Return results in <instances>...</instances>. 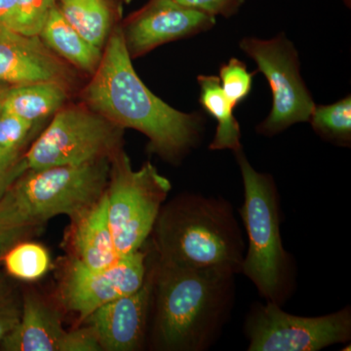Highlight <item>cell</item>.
<instances>
[{
    "label": "cell",
    "instance_id": "1",
    "mask_svg": "<svg viewBox=\"0 0 351 351\" xmlns=\"http://www.w3.org/2000/svg\"><path fill=\"white\" fill-rule=\"evenodd\" d=\"M83 90V100L94 112L120 128L141 132L149 151L177 163L199 145L204 119L171 107L138 77L117 24L103 50L98 69Z\"/></svg>",
    "mask_w": 351,
    "mask_h": 351
},
{
    "label": "cell",
    "instance_id": "2",
    "mask_svg": "<svg viewBox=\"0 0 351 351\" xmlns=\"http://www.w3.org/2000/svg\"><path fill=\"white\" fill-rule=\"evenodd\" d=\"M230 269H193L157 260L154 343L168 351H206L232 317L235 276Z\"/></svg>",
    "mask_w": 351,
    "mask_h": 351
},
{
    "label": "cell",
    "instance_id": "3",
    "mask_svg": "<svg viewBox=\"0 0 351 351\" xmlns=\"http://www.w3.org/2000/svg\"><path fill=\"white\" fill-rule=\"evenodd\" d=\"M152 232L163 262L241 274L246 242L232 202L184 193L161 207Z\"/></svg>",
    "mask_w": 351,
    "mask_h": 351
},
{
    "label": "cell",
    "instance_id": "4",
    "mask_svg": "<svg viewBox=\"0 0 351 351\" xmlns=\"http://www.w3.org/2000/svg\"><path fill=\"white\" fill-rule=\"evenodd\" d=\"M243 181L244 201L239 213L247 234L241 274L265 302L283 306L293 294L295 267L281 237V208L274 177L258 172L245 156L234 152Z\"/></svg>",
    "mask_w": 351,
    "mask_h": 351
},
{
    "label": "cell",
    "instance_id": "5",
    "mask_svg": "<svg viewBox=\"0 0 351 351\" xmlns=\"http://www.w3.org/2000/svg\"><path fill=\"white\" fill-rule=\"evenodd\" d=\"M171 191V182L156 166L145 162L138 170L120 149L110 158L108 221L119 257L143 248Z\"/></svg>",
    "mask_w": 351,
    "mask_h": 351
},
{
    "label": "cell",
    "instance_id": "6",
    "mask_svg": "<svg viewBox=\"0 0 351 351\" xmlns=\"http://www.w3.org/2000/svg\"><path fill=\"white\" fill-rule=\"evenodd\" d=\"M110 174V158L80 165L29 169L12 188L36 223L66 215L77 221L105 195Z\"/></svg>",
    "mask_w": 351,
    "mask_h": 351
},
{
    "label": "cell",
    "instance_id": "7",
    "mask_svg": "<svg viewBox=\"0 0 351 351\" xmlns=\"http://www.w3.org/2000/svg\"><path fill=\"white\" fill-rule=\"evenodd\" d=\"M122 131L85 104L64 105L23 158L27 170L112 158L120 151Z\"/></svg>",
    "mask_w": 351,
    "mask_h": 351
},
{
    "label": "cell",
    "instance_id": "8",
    "mask_svg": "<svg viewBox=\"0 0 351 351\" xmlns=\"http://www.w3.org/2000/svg\"><path fill=\"white\" fill-rule=\"evenodd\" d=\"M248 351H318L351 339V308L320 316L286 313L271 302H255L247 313Z\"/></svg>",
    "mask_w": 351,
    "mask_h": 351
},
{
    "label": "cell",
    "instance_id": "9",
    "mask_svg": "<svg viewBox=\"0 0 351 351\" xmlns=\"http://www.w3.org/2000/svg\"><path fill=\"white\" fill-rule=\"evenodd\" d=\"M239 46L256 62L271 90V110L257 126L258 133L274 137L294 124L308 121L315 103L302 80L294 44L281 34L271 39L245 38Z\"/></svg>",
    "mask_w": 351,
    "mask_h": 351
},
{
    "label": "cell",
    "instance_id": "10",
    "mask_svg": "<svg viewBox=\"0 0 351 351\" xmlns=\"http://www.w3.org/2000/svg\"><path fill=\"white\" fill-rule=\"evenodd\" d=\"M147 271V254L142 249L100 269H90L75 258L62 284V301L69 311L86 320L99 307L137 292Z\"/></svg>",
    "mask_w": 351,
    "mask_h": 351
},
{
    "label": "cell",
    "instance_id": "11",
    "mask_svg": "<svg viewBox=\"0 0 351 351\" xmlns=\"http://www.w3.org/2000/svg\"><path fill=\"white\" fill-rule=\"evenodd\" d=\"M216 17L175 0H149L121 25L124 43L132 60L163 44L209 31Z\"/></svg>",
    "mask_w": 351,
    "mask_h": 351
},
{
    "label": "cell",
    "instance_id": "12",
    "mask_svg": "<svg viewBox=\"0 0 351 351\" xmlns=\"http://www.w3.org/2000/svg\"><path fill=\"white\" fill-rule=\"evenodd\" d=\"M154 270H147L137 292L108 302L86 318L101 350L134 351L144 345L154 294Z\"/></svg>",
    "mask_w": 351,
    "mask_h": 351
},
{
    "label": "cell",
    "instance_id": "13",
    "mask_svg": "<svg viewBox=\"0 0 351 351\" xmlns=\"http://www.w3.org/2000/svg\"><path fill=\"white\" fill-rule=\"evenodd\" d=\"M73 80L71 66L46 47L38 36L0 27V82H58L69 87Z\"/></svg>",
    "mask_w": 351,
    "mask_h": 351
},
{
    "label": "cell",
    "instance_id": "14",
    "mask_svg": "<svg viewBox=\"0 0 351 351\" xmlns=\"http://www.w3.org/2000/svg\"><path fill=\"white\" fill-rule=\"evenodd\" d=\"M64 335L59 311L39 295L29 293L22 301L19 321L0 341V348L6 351H60Z\"/></svg>",
    "mask_w": 351,
    "mask_h": 351
},
{
    "label": "cell",
    "instance_id": "15",
    "mask_svg": "<svg viewBox=\"0 0 351 351\" xmlns=\"http://www.w3.org/2000/svg\"><path fill=\"white\" fill-rule=\"evenodd\" d=\"M75 223L73 245L77 255L76 258L80 262L90 269H100L112 265L119 258L108 221L106 193Z\"/></svg>",
    "mask_w": 351,
    "mask_h": 351
},
{
    "label": "cell",
    "instance_id": "16",
    "mask_svg": "<svg viewBox=\"0 0 351 351\" xmlns=\"http://www.w3.org/2000/svg\"><path fill=\"white\" fill-rule=\"evenodd\" d=\"M38 38L53 53L69 66L93 75L103 56V50L83 38L60 12L57 5L51 11Z\"/></svg>",
    "mask_w": 351,
    "mask_h": 351
},
{
    "label": "cell",
    "instance_id": "17",
    "mask_svg": "<svg viewBox=\"0 0 351 351\" xmlns=\"http://www.w3.org/2000/svg\"><path fill=\"white\" fill-rule=\"evenodd\" d=\"M69 88L58 82L10 85L4 101V110L34 124L55 114L66 105Z\"/></svg>",
    "mask_w": 351,
    "mask_h": 351
},
{
    "label": "cell",
    "instance_id": "18",
    "mask_svg": "<svg viewBox=\"0 0 351 351\" xmlns=\"http://www.w3.org/2000/svg\"><path fill=\"white\" fill-rule=\"evenodd\" d=\"M57 8L69 25L104 50L117 25L119 8L112 0H57Z\"/></svg>",
    "mask_w": 351,
    "mask_h": 351
},
{
    "label": "cell",
    "instance_id": "19",
    "mask_svg": "<svg viewBox=\"0 0 351 351\" xmlns=\"http://www.w3.org/2000/svg\"><path fill=\"white\" fill-rule=\"evenodd\" d=\"M197 82L200 87V105L218 122L209 149L211 151H240L242 149L241 129L233 114L235 107L223 93L218 76L199 75Z\"/></svg>",
    "mask_w": 351,
    "mask_h": 351
},
{
    "label": "cell",
    "instance_id": "20",
    "mask_svg": "<svg viewBox=\"0 0 351 351\" xmlns=\"http://www.w3.org/2000/svg\"><path fill=\"white\" fill-rule=\"evenodd\" d=\"M314 132L325 141L341 147L351 144V97L331 105L314 106L308 119Z\"/></svg>",
    "mask_w": 351,
    "mask_h": 351
},
{
    "label": "cell",
    "instance_id": "21",
    "mask_svg": "<svg viewBox=\"0 0 351 351\" xmlns=\"http://www.w3.org/2000/svg\"><path fill=\"white\" fill-rule=\"evenodd\" d=\"M39 226L23 206L12 186L0 199V261Z\"/></svg>",
    "mask_w": 351,
    "mask_h": 351
},
{
    "label": "cell",
    "instance_id": "22",
    "mask_svg": "<svg viewBox=\"0 0 351 351\" xmlns=\"http://www.w3.org/2000/svg\"><path fill=\"white\" fill-rule=\"evenodd\" d=\"M3 260L7 272L21 280H36L43 277L50 267L47 250L34 242L16 244L6 254Z\"/></svg>",
    "mask_w": 351,
    "mask_h": 351
},
{
    "label": "cell",
    "instance_id": "23",
    "mask_svg": "<svg viewBox=\"0 0 351 351\" xmlns=\"http://www.w3.org/2000/svg\"><path fill=\"white\" fill-rule=\"evenodd\" d=\"M219 83L221 89L235 108L249 96L256 73L247 69L246 64L237 58H232L219 68Z\"/></svg>",
    "mask_w": 351,
    "mask_h": 351
},
{
    "label": "cell",
    "instance_id": "24",
    "mask_svg": "<svg viewBox=\"0 0 351 351\" xmlns=\"http://www.w3.org/2000/svg\"><path fill=\"white\" fill-rule=\"evenodd\" d=\"M57 0H16V32L38 36Z\"/></svg>",
    "mask_w": 351,
    "mask_h": 351
},
{
    "label": "cell",
    "instance_id": "25",
    "mask_svg": "<svg viewBox=\"0 0 351 351\" xmlns=\"http://www.w3.org/2000/svg\"><path fill=\"white\" fill-rule=\"evenodd\" d=\"M34 125L32 122L3 110L0 114V149L24 147Z\"/></svg>",
    "mask_w": 351,
    "mask_h": 351
},
{
    "label": "cell",
    "instance_id": "26",
    "mask_svg": "<svg viewBox=\"0 0 351 351\" xmlns=\"http://www.w3.org/2000/svg\"><path fill=\"white\" fill-rule=\"evenodd\" d=\"M22 313V301L0 272V341L15 327Z\"/></svg>",
    "mask_w": 351,
    "mask_h": 351
},
{
    "label": "cell",
    "instance_id": "27",
    "mask_svg": "<svg viewBox=\"0 0 351 351\" xmlns=\"http://www.w3.org/2000/svg\"><path fill=\"white\" fill-rule=\"evenodd\" d=\"M23 149H0V199L27 171Z\"/></svg>",
    "mask_w": 351,
    "mask_h": 351
},
{
    "label": "cell",
    "instance_id": "28",
    "mask_svg": "<svg viewBox=\"0 0 351 351\" xmlns=\"http://www.w3.org/2000/svg\"><path fill=\"white\" fill-rule=\"evenodd\" d=\"M182 5L217 17L230 18L239 12L245 0H175Z\"/></svg>",
    "mask_w": 351,
    "mask_h": 351
},
{
    "label": "cell",
    "instance_id": "29",
    "mask_svg": "<svg viewBox=\"0 0 351 351\" xmlns=\"http://www.w3.org/2000/svg\"><path fill=\"white\" fill-rule=\"evenodd\" d=\"M100 343L91 327L66 332L60 351H100Z\"/></svg>",
    "mask_w": 351,
    "mask_h": 351
},
{
    "label": "cell",
    "instance_id": "30",
    "mask_svg": "<svg viewBox=\"0 0 351 351\" xmlns=\"http://www.w3.org/2000/svg\"><path fill=\"white\" fill-rule=\"evenodd\" d=\"M16 0H0V27L16 32Z\"/></svg>",
    "mask_w": 351,
    "mask_h": 351
},
{
    "label": "cell",
    "instance_id": "31",
    "mask_svg": "<svg viewBox=\"0 0 351 351\" xmlns=\"http://www.w3.org/2000/svg\"><path fill=\"white\" fill-rule=\"evenodd\" d=\"M11 84L8 83L0 82V114L4 110V101H5L7 91Z\"/></svg>",
    "mask_w": 351,
    "mask_h": 351
},
{
    "label": "cell",
    "instance_id": "32",
    "mask_svg": "<svg viewBox=\"0 0 351 351\" xmlns=\"http://www.w3.org/2000/svg\"><path fill=\"white\" fill-rule=\"evenodd\" d=\"M343 2H345L346 6L350 7L351 0H343Z\"/></svg>",
    "mask_w": 351,
    "mask_h": 351
},
{
    "label": "cell",
    "instance_id": "33",
    "mask_svg": "<svg viewBox=\"0 0 351 351\" xmlns=\"http://www.w3.org/2000/svg\"><path fill=\"white\" fill-rule=\"evenodd\" d=\"M120 2H125V3H130L132 0H119Z\"/></svg>",
    "mask_w": 351,
    "mask_h": 351
}]
</instances>
